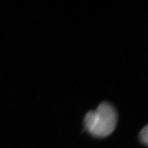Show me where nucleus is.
I'll list each match as a JSON object with an SVG mask.
<instances>
[{
  "label": "nucleus",
  "instance_id": "2",
  "mask_svg": "<svg viewBox=\"0 0 148 148\" xmlns=\"http://www.w3.org/2000/svg\"><path fill=\"white\" fill-rule=\"evenodd\" d=\"M140 139L141 140V143L147 145V125H145V127L142 130L139 134Z\"/></svg>",
  "mask_w": 148,
  "mask_h": 148
},
{
  "label": "nucleus",
  "instance_id": "1",
  "mask_svg": "<svg viewBox=\"0 0 148 148\" xmlns=\"http://www.w3.org/2000/svg\"><path fill=\"white\" fill-rule=\"evenodd\" d=\"M117 120V112L114 107L103 101L95 110H90L86 114L84 124L86 131L94 137L104 138L114 132Z\"/></svg>",
  "mask_w": 148,
  "mask_h": 148
}]
</instances>
